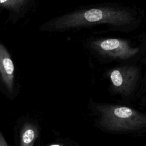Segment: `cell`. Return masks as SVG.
Returning a JSON list of instances; mask_svg holds the SVG:
<instances>
[{
  "mask_svg": "<svg viewBox=\"0 0 146 146\" xmlns=\"http://www.w3.org/2000/svg\"><path fill=\"white\" fill-rule=\"evenodd\" d=\"M91 46L102 55L123 60L132 57L139 51V48L132 47L127 41L116 38L94 41Z\"/></svg>",
  "mask_w": 146,
  "mask_h": 146,
  "instance_id": "obj_4",
  "label": "cell"
},
{
  "mask_svg": "<svg viewBox=\"0 0 146 146\" xmlns=\"http://www.w3.org/2000/svg\"><path fill=\"white\" fill-rule=\"evenodd\" d=\"M0 76L6 88L13 92L15 68L11 56L6 48L0 42Z\"/></svg>",
  "mask_w": 146,
  "mask_h": 146,
  "instance_id": "obj_5",
  "label": "cell"
},
{
  "mask_svg": "<svg viewBox=\"0 0 146 146\" xmlns=\"http://www.w3.org/2000/svg\"><path fill=\"white\" fill-rule=\"evenodd\" d=\"M133 17L126 10L110 7H95L72 11L53 18L39 29L48 32L64 31L98 23L123 25L129 23Z\"/></svg>",
  "mask_w": 146,
  "mask_h": 146,
  "instance_id": "obj_1",
  "label": "cell"
},
{
  "mask_svg": "<svg viewBox=\"0 0 146 146\" xmlns=\"http://www.w3.org/2000/svg\"><path fill=\"white\" fill-rule=\"evenodd\" d=\"M0 146H9L0 131Z\"/></svg>",
  "mask_w": 146,
  "mask_h": 146,
  "instance_id": "obj_8",
  "label": "cell"
},
{
  "mask_svg": "<svg viewBox=\"0 0 146 146\" xmlns=\"http://www.w3.org/2000/svg\"><path fill=\"white\" fill-rule=\"evenodd\" d=\"M108 76L114 92L128 95L135 89L139 74L137 67L124 66L112 68L109 71Z\"/></svg>",
  "mask_w": 146,
  "mask_h": 146,
  "instance_id": "obj_3",
  "label": "cell"
},
{
  "mask_svg": "<svg viewBox=\"0 0 146 146\" xmlns=\"http://www.w3.org/2000/svg\"><path fill=\"white\" fill-rule=\"evenodd\" d=\"M96 109L101 114L100 125L110 131H131L146 127V115L128 107L104 105Z\"/></svg>",
  "mask_w": 146,
  "mask_h": 146,
  "instance_id": "obj_2",
  "label": "cell"
},
{
  "mask_svg": "<svg viewBox=\"0 0 146 146\" xmlns=\"http://www.w3.org/2000/svg\"><path fill=\"white\" fill-rule=\"evenodd\" d=\"M50 146H62V145H59V144H52V145H51Z\"/></svg>",
  "mask_w": 146,
  "mask_h": 146,
  "instance_id": "obj_9",
  "label": "cell"
},
{
  "mask_svg": "<svg viewBox=\"0 0 146 146\" xmlns=\"http://www.w3.org/2000/svg\"><path fill=\"white\" fill-rule=\"evenodd\" d=\"M35 0H0V10L9 12L11 19L18 20L33 6Z\"/></svg>",
  "mask_w": 146,
  "mask_h": 146,
  "instance_id": "obj_6",
  "label": "cell"
},
{
  "mask_svg": "<svg viewBox=\"0 0 146 146\" xmlns=\"http://www.w3.org/2000/svg\"><path fill=\"white\" fill-rule=\"evenodd\" d=\"M38 135V128L35 124L31 123L24 124L20 133V146H34Z\"/></svg>",
  "mask_w": 146,
  "mask_h": 146,
  "instance_id": "obj_7",
  "label": "cell"
}]
</instances>
